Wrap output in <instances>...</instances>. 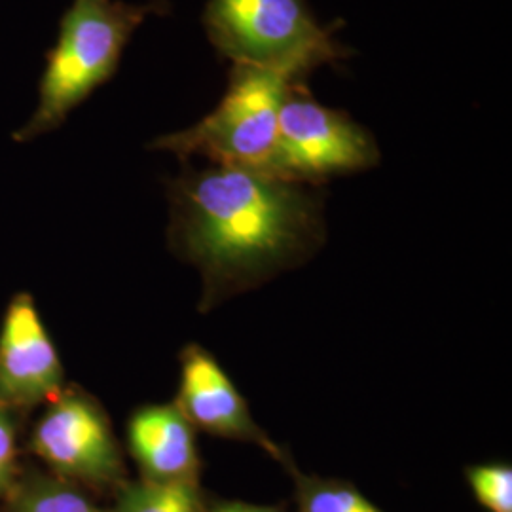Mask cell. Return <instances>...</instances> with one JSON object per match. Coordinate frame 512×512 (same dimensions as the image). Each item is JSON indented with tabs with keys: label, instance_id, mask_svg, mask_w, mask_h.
Masks as SVG:
<instances>
[{
	"label": "cell",
	"instance_id": "obj_1",
	"mask_svg": "<svg viewBox=\"0 0 512 512\" xmlns=\"http://www.w3.org/2000/svg\"><path fill=\"white\" fill-rule=\"evenodd\" d=\"M175 215L186 253L215 281L268 272L321 234L319 202L302 184L224 165L179 179Z\"/></svg>",
	"mask_w": 512,
	"mask_h": 512
},
{
	"label": "cell",
	"instance_id": "obj_2",
	"mask_svg": "<svg viewBox=\"0 0 512 512\" xmlns=\"http://www.w3.org/2000/svg\"><path fill=\"white\" fill-rule=\"evenodd\" d=\"M169 0H73L46 59L40 99L31 120L14 135L31 141L59 128L80 103L116 73L133 33L150 16H165Z\"/></svg>",
	"mask_w": 512,
	"mask_h": 512
},
{
	"label": "cell",
	"instance_id": "obj_3",
	"mask_svg": "<svg viewBox=\"0 0 512 512\" xmlns=\"http://www.w3.org/2000/svg\"><path fill=\"white\" fill-rule=\"evenodd\" d=\"M202 25L215 52L232 65L300 80L353 54L336 38V23H319L308 0H207Z\"/></svg>",
	"mask_w": 512,
	"mask_h": 512
},
{
	"label": "cell",
	"instance_id": "obj_4",
	"mask_svg": "<svg viewBox=\"0 0 512 512\" xmlns=\"http://www.w3.org/2000/svg\"><path fill=\"white\" fill-rule=\"evenodd\" d=\"M296 82L306 80L275 69L232 65L215 110L190 128L158 137L152 147L275 175L279 110Z\"/></svg>",
	"mask_w": 512,
	"mask_h": 512
},
{
	"label": "cell",
	"instance_id": "obj_5",
	"mask_svg": "<svg viewBox=\"0 0 512 512\" xmlns=\"http://www.w3.org/2000/svg\"><path fill=\"white\" fill-rule=\"evenodd\" d=\"M380 162L374 135L344 110L321 105L306 82L283 99L277 126L275 175L296 184L365 171Z\"/></svg>",
	"mask_w": 512,
	"mask_h": 512
},
{
	"label": "cell",
	"instance_id": "obj_6",
	"mask_svg": "<svg viewBox=\"0 0 512 512\" xmlns=\"http://www.w3.org/2000/svg\"><path fill=\"white\" fill-rule=\"evenodd\" d=\"M33 450L59 475L88 484H112L122 459L101 410L82 395H59L40 418Z\"/></svg>",
	"mask_w": 512,
	"mask_h": 512
},
{
	"label": "cell",
	"instance_id": "obj_7",
	"mask_svg": "<svg viewBox=\"0 0 512 512\" xmlns=\"http://www.w3.org/2000/svg\"><path fill=\"white\" fill-rule=\"evenodd\" d=\"M63 366L31 296L21 294L0 330V406L23 408L61 395Z\"/></svg>",
	"mask_w": 512,
	"mask_h": 512
},
{
	"label": "cell",
	"instance_id": "obj_8",
	"mask_svg": "<svg viewBox=\"0 0 512 512\" xmlns=\"http://www.w3.org/2000/svg\"><path fill=\"white\" fill-rule=\"evenodd\" d=\"M177 406L194 427L226 437L249 440L279 458V448L253 420L234 382L202 348L184 351L181 395Z\"/></svg>",
	"mask_w": 512,
	"mask_h": 512
},
{
	"label": "cell",
	"instance_id": "obj_9",
	"mask_svg": "<svg viewBox=\"0 0 512 512\" xmlns=\"http://www.w3.org/2000/svg\"><path fill=\"white\" fill-rule=\"evenodd\" d=\"M129 448L148 480H196L194 425L177 404L139 410L129 423Z\"/></svg>",
	"mask_w": 512,
	"mask_h": 512
},
{
	"label": "cell",
	"instance_id": "obj_10",
	"mask_svg": "<svg viewBox=\"0 0 512 512\" xmlns=\"http://www.w3.org/2000/svg\"><path fill=\"white\" fill-rule=\"evenodd\" d=\"M8 512H105L73 484L55 476L31 475L8 492Z\"/></svg>",
	"mask_w": 512,
	"mask_h": 512
},
{
	"label": "cell",
	"instance_id": "obj_11",
	"mask_svg": "<svg viewBox=\"0 0 512 512\" xmlns=\"http://www.w3.org/2000/svg\"><path fill=\"white\" fill-rule=\"evenodd\" d=\"M112 512H203L196 480H141L126 486Z\"/></svg>",
	"mask_w": 512,
	"mask_h": 512
},
{
	"label": "cell",
	"instance_id": "obj_12",
	"mask_svg": "<svg viewBox=\"0 0 512 512\" xmlns=\"http://www.w3.org/2000/svg\"><path fill=\"white\" fill-rule=\"evenodd\" d=\"M298 509L300 512H384L353 486L306 476L298 478Z\"/></svg>",
	"mask_w": 512,
	"mask_h": 512
},
{
	"label": "cell",
	"instance_id": "obj_13",
	"mask_svg": "<svg viewBox=\"0 0 512 512\" xmlns=\"http://www.w3.org/2000/svg\"><path fill=\"white\" fill-rule=\"evenodd\" d=\"M478 503L490 512H512V469L509 465H478L469 469Z\"/></svg>",
	"mask_w": 512,
	"mask_h": 512
},
{
	"label": "cell",
	"instance_id": "obj_14",
	"mask_svg": "<svg viewBox=\"0 0 512 512\" xmlns=\"http://www.w3.org/2000/svg\"><path fill=\"white\" fill-rule=\"evenodd\" d=\"M10 408L0 406V497L8 495L16 484V463H18V444H16V421L10 414Z\"/></svg>",
	"mask_w": 512,
	"mask_h": 512
},
{
	"label": "cell",
	"instance_id": "obj_15",
	"mask_svg": "<svg viewBox=\"0 0 512 512\" xmlns=\"http://www.w3.org/2000/svg\"><path fill=\"white\" fill-rule=\"evenodd\" d=\"M211 512H283L274 507H262V505H251V503H241V501H222L213 505Z\"/></svg>",
	"mask_w": 512,
	"mask_h": 512
}]
</instances>
